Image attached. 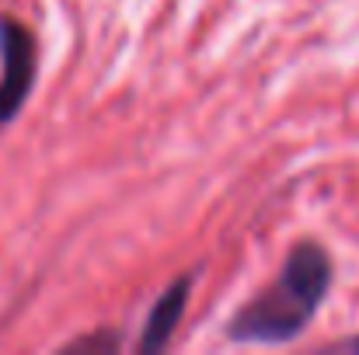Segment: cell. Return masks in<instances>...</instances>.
Returning <instances> with one entry per match:
<instances>
[{
	"instance_id": "obj_1",
	"label": "cell",
	"mask_w": 359,
	"mask_h": 355,
	"mask_svg": "<svg viewBox=\"0 0 359 355\" xmlns=\"http://www.w3.org/2000/svg\"><path fill=\"white\" fill-rule=\"evenodd\" d=\"M332 289V258L318 244H297L279 279L258 293L227 324V338L244 345H283L297 338L321 310Z\"/></svg>"
},
{
	"instance_id": "obj_2",
	"label": "cell",
	"mask_w": 359,
	"mask_h": 355,
	"mask_svg": "<svg viewBox=\"0 0 359 355\" xmlns=\"http://www.w3.org/2000/svg\"><path fill=\"white\" fill-rule=\"evenodd\" d=\"M0 60H4V77H0V125L25 109L32 88H35V67H39V46L35 35L14 21L0 18Z\"/></svg>"
},
{
	"instance_id": "obj_3",
	"label": "cell",
	"mask_w": 359,
	"mask_h": 355,
	"mask_svg": "<svg viewBox=\"0 0 359 355\" xmlns=\"http://www.w3.org/2000/svg\"><path fill=\"white\" fill-rule=\"evenodd\" d=\"M189 293H192V275H182V279H175V282L157 296V303H154L150 314H147L143 335H140V352H161V349L171 342V335H175V328H178V321H182V314H185Z\"/></svg>"
}]
</instances>
